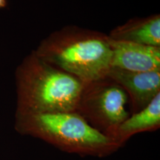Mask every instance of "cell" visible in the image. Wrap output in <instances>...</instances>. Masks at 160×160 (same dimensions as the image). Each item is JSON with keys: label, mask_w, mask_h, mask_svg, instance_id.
I'll use <instances>...</instances> for the list:
<instances>
[{"label": "cell", "mask_w": 160, "mask_h": 160, "mask_svg": "<svg viewBox=\"0 0 160 160\" xmlns=\"http://www.w3.org/2000/svg\"><path fill=\"white\" fill-rule=\"evenodd\" d=\"M34 51L46 62L83 84L106 77L111 68L108 36L77 26H67L51 33Z\"/></svg>", "instance_id": "cell-1"}, {"label": "cell", "mask_w": 160, "mask_h": 160, "mask_svg": "<svg viewBox=\"0 0 160 160\" xmlns=\"http://www.w3.org/2000/svg\"><path fill=\"white\" fill-rule=\"evenodd\" d=\"M16 113L75 112L83 88L77 78L46 62L34 51L17 71Z\"/></svg>", "instance_id": "cell-2"}, {"label": "cell", "mask_w": 160, "mask_h": 160, "mask_svg": "<svg viewBox=\"0 0 160 160\" xmlns=\"http://www.w3.org/2000/svg\"><path fill=\"white\" fill-rule=\"evenodd\" d=\"M15 128L21 134L82 157H105L120 149L76 112L16 113Z\"/></svg>", "instance_id": "cell-3"}, {"label": "cell", "mask_w": 160, "mask_h": 160, "mask_svg": "<svg viewBox=\"0 0 160 160\" xmlns=\"http://www.w3.org/2000/svg\"><path fill=\"white\" fill-rule=\"evenodd\" d=\"M128 102V97L122 88L106 77L83 84L75 112L109 137L129 117L126 109Z\"/></svg>", "instance_id": "cell-4"}, {"label": "cell", "mask_w": 160, "mask_h": 160, "mask_svg": "<svg viewBox=\"0 0 160 160\" xmlns=\"http://www.w3.org/2000/svg\"><path fill=\"white\" fill-rule=\"evenodd\" d=\"M107 77L127 93L132 113L141 111L160 93V70L137 72L111 68Z\"/></svg>", "instance_id": "cell-5"}, {"label": "cell", "mask_w": 160, "mask_h": 160, "mask_svg": "<svg viewBox=\"0 0 160 160\" xmlns=\"http://www.w3.org/2000/svg\"><path fill=\"white\" fill-rule=\"evenodd\" d=\"M109 39L111 68L137 72L160 70V47Z\"/></svg>", "instance_id": "cell-6"}, {"label": "cell", "mask_w": 160, "mask_h": 160, "mask_svg": "<svg viewBox=\"0 0 160 160\" xmlns=\"http://www.w3.org/2000/svg\"><path fill=\"white\" fill-rule=\"evenodd\" d=\"M159 127L160 93L141 111L129 115L108 137L121 148L133 136L157 131Z\"/></svg>", "instance_id": "cell-7"}, {"label": "cell", "mask_w": 160, "mask_h": 160, "mask_svg": "<svg viewBox=\"0 0 160 160\" xmlns=\"http://www.w3.org/2000/svg\"><path fill=\"white\" fill-rule=\"evenodd\" d=\"M111 39L160 47V15L131 19L108 35Z\"/></svg>", "instance_id": "cell-8"}, {"label": "cell", "mask_w": 160, "mask_h": 160, "mask_svg": "<svg viewBox=\"0 0 160 160\" xmlns=\"http://www.w3.org/2000/svg\"><path fill=\"white\" fill-rule=\"evenodd\" d=\"M8 5L7 0H0V9L5 8Z\"/></svg>", "instance_id": "cell-9"}]
</instances>
